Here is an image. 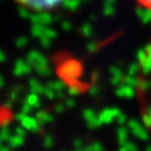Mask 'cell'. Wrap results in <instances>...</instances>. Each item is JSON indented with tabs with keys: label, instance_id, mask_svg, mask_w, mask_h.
I'll return each instance as SVG.
<instances>
[{
	"label": "cell",
	"instance_id": "1",
	"mask_svg": "<svg viewBox=\"0 0 151 151\" xmlns=\"http://www.w3.org/2000/svg\"><path fill=\"white\" fill-rule=\"evenodd\" d=\"M16 1L28 10L45 12L58 8L65 0H16Z\"/></svg>",
	"mask_w": 151,
	"mask_h": 151
},
{
	"label": "cell",
	"instance_id": "2",
	"mask_svg": "<svg viewBox=\"0 0 151 151\" xmlns=\"http://www.w3.org/2000/svg\"><path fill=\"white\" fill-rule=\"evenodd\" d=\"M142 7L147 8L148 10H151V0H137Z\"/></svg>",
	"mask_w": 151,
	"mask_h": 151
}]
</instances>
